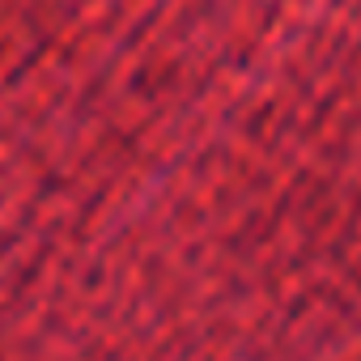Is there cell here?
Returning <instances> with one entry per match:
<instances>
[{
	"label": "cell",
	"mask_w": 361,
	"mask_h": 361,
	"mask_svg": "<svg viewBox=\"0 0 361 361\" xmlns=\"http://www.w3.org/2000/svg\"><path fill=\"white\" fill-rule=\"evenodd\" d=\"M0 149L145 361L361 353V0H0Z\"/></svg>",
	"instance_id": "1"
}]
</instances>
